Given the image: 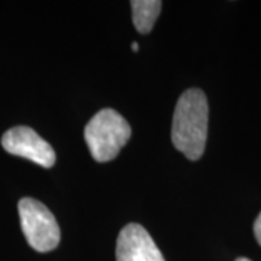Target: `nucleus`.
<instances>
[{
	"instance_id": "1",
	"label": "nucleus",
	"mask_w": 261,
	"mask_h": 261,
	"mask_svg": "<svg viewBox=\"0 0 261 261\" xmlns=\"http://www.w3.org/2000/svg\"><path fill=\"white\" fill-rule=\"evenodd\" d=\"M207 119V99L200 89H189L180 96L173 115L171 141L192 161L199 160L205 152Z\"/></svg>"
},
{
	"instance_id": "2",
	"label": "nucleus",
	"mask_w": 261,
	"mask_h": 261,
	"mask_svg": "<svg viewBox=\"0 0 261 261\" xmlns=\"http://www.w3.org/2000/svg\"><path fill=\"white\" fill-rule=\"evenodd\" d=\"M129 123L113 109H102L84 128V140L96 161L113 160L130 138Z\"/></svg>"
},
{
	"instance_id": "3",
	"label": "nucleus",
	"mask_w": 261,
	"mask_h": 261,
	"mask_svg": "<svg viewBox=\"0 0 261 261\" xmlns=\"http://www.w3.org/2000/svg\"><path fill=\"white\" fill-rule=\"evenodd\" d=\"M22 232L28 244L38 252L56 250L60 244V226L47 206L32 197L20 199L18 205Z\"/></svg>"
},
{
	"instance_id": "4",
	"label": "nucleus",
	"mask_w": 261,
	"mask_h": 261,
	"mask_svg": "<svg viewBox=\"0 0 261 261\" xmlns=\"http://www.w3.org/2000/svg\"><path fill=\"white\" fill-rule=\"evenodd\" d=\"M2 145L9 154L31 160L41 167L51 168L56 164L53 147L29 126H15L6 130L2 137Z\"/></svg>"
},
{
	"instance_id": "5",
	"label": "nucleus",
	"mask_w": 261,
	"mask_h": 261,
	"mask_svg": "<svg viewBox=\"0 0 261 261\" xmlns=\"http://www.w3.org/2000/svg\"><path fill=\"white\" fill-rule=\"evenodd\" d=\"M116 261L166 260L144 226H141L140 224H128L118 237Z\"/></svg>"
},
{
	"instance_id": "6",
	"label": "nucleus",
	"mask_w": 261,
	"mask_h": 261,
	"mask_svg": "<svg viewBox=\"0 0 261 261\" xmlns=\"http://www.w3.org/2000/svg\"><path fill=\"white\" fill-rule=\"evenodd\" d=\"M163 3L160 0H135L130 2L132 20L140 34H149L159 18Z\"/></svg>"
},
{
	"instance_id": "7",
	"label": "nucleus",
	"mask_w": 261,
	"mask_h": 261,
	"mask_svg": "<svg viewBox=\"0 0 261 261\" xmlns=\"http://www.w3.org/2000/svg\"><path fill=\"white\" fill-rule=\"evenodd\" d=\"M254 235H255L257 243L261 245V212L258 215V218L255 219V222H254Z\"/></svg>"
},
{
	"instance_id": "8",
	"label": "nucleus",
	"mask_w": 261,
	"mask_h": 261,
	"mask_svg": "<svg viewBox=\"0 0 261 261\" xmlns=\"http://www.w3.org/2000/svg\"><path fill=\"white\" fill-rule=\"evenodd\" d=\"M130 48H132V51H138V48H140V45H138L137 42H134V44L130 45Z\"/></svg>"
},
{
	"instance_id": "9",
	"label": "nucleus",
	"mask_w": 261,
	"mask_h": 261,
	"mask_svg": "<svg viewBox=\"0 0 261 261\" xmlns=\"http://www.w3.org/2000/svg\"><path fill=\"white\" fill-rule=\"evenodd\" d=\"M235 261H251V260H248V258H245V257H241V258H237Z\"/></svg>"
}]
</instances>
